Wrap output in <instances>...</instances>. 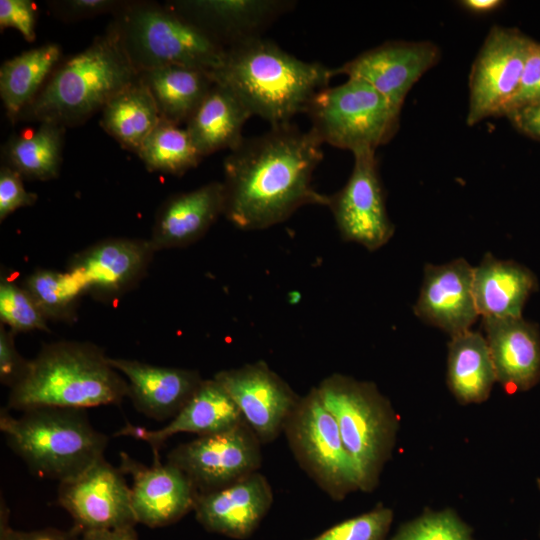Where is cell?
<instances>
[{
	"label": "cell",
	"mask_w": 540,
	"mask_h": 540,
	"mask_svg": "<svg viewBox=\"0 0 540 540\" xmlns=\"http://www.w3.org/2000/svg\"><path fill=\"white\" fill-rule=\"evenodd\" d=\"M251 114L225 85L214 82L185 129L202 157L234 150L243 141L242 129Z\"/></svg>",
	"instance_id": "26"
},
{
	"label": "cell",
	"mask_w": 540,
	"mask_h": 540,
	"mask_svg": "<svg viewBox=\"0 0 540 540\" xmlns=\"http://www.w3.org/2000/svg\"><path fill=\"white\" fill-rule=\"evenodd\" d=\"M0 540H76V533L48 527L31 531L15 530L9 525V508L3 496L0 504Z\"/></svg>",
	"instance_id": "42"
},
{
	"label": "cell",
	"mask_w": 540,
	"mask_h": 540,
	"mask_svg": "<svg viewBox=\"0 0 540 540\" xmlns=\"http://www.w3.org/2000/svg\"><path fill=\"white\" fill-rule=\"evenodd\" d=\"M228 49L261 37L295 2L287 0H178L166 3Z\"/></svg>",
	"instance_id": "19"
},
{
	"label": "cell",
	"mask_w": 540,
	"mask_h": 540,
	"mask_svg": "<svg viewBox=\"0 0 540 540\" xmlns=\"http://www.w3.org/2000/svg\"><path fill=\"white\" fill-rule=\"evenodd\" d=\"M506 117L520 133L540 141V103L522 107Z\"/></svg>",
	"instance_id": "43"
},
{
	"label": "cell",
	"mask_w": 540,
	"mask_h": 540,
	"mask_svg": "<svg viewBox=\"0 0 540 540\" xmlns=\"http://www.w3.org/2000/svg\"><path fill=\"white\" fill-rule=\"evenodd\" d=\"M260 440L243 421L220 433L198 436L167 455L199 494L219 490L257 472L261 465Z\"/></svg>",
	"instance_id": "11"
},
{
	"label": "cell",
	"mask_w": 540,
	"mask_h": 540,
	"mask_svg": "<svg viewBox=\"0 0 540 540\" xmlns=\"http://www.w3.org/2000/svg\"><path fill=\"white\" fill-rule=\"evenodd\" d=\"M497 382L490 350L483 334L469 330L448 343L447 385L462 404L486 401Z\"/></svg>",
	"instance_id": "28"
},
{
	"label": "cell",
	"mask_w": 540,
	"mask_h": 540,
	"mask_svg": "<svg viewBox=\"0 0 540 540\" xmlns=\"http://www.w3.org/2000/svg\"><path fill=\"white\" fill-rule=\"evenodd\" d=\"M36 5L29 0H1L0 27L18 30L25 40L35 39Z\"/></svg>",
	"instance_id": "39"
},
{
	"label": "cell",
	"mask_w": 540,
	"mask_h": 540,
	"mask_svg": "<svg viewBox=\"0 0 540 540\" xmlns=\"http://www.w3.org/2000/svg\"><path fill=\"white\" fill-rule=\"evenodd\" d=\"M22 286L33 297L47 320H74L79 300L85 294L69 271L37 269L26 277Z\"/></svg>",
	"instance_id": "33"
},
{
	"label": "cell",
	"mask_w": 540,
	"mask_h": 540,
	"mask_svg": "<svg viewBox=\"0 0 540 540\" xmlns=\"http://www.w3.org/2000/svg\"><path fill=\"white\" fill-rule=\"evenodd\" d=\"M76 533V540H139L134 526Z\"/></svg>",
	"instance_id": "44"
},
{
	"label": "cell",
	"mask_w": 540,
	"mask_h": 540,
	"mask_svg": "<svg viewBox=\"0 0 540 540\" xmlns=\"http://www.w3.org/2000/svg\"><path fill=\"white\" fill-rule=\"evenodd\" d=\"M155 252L149 240L106 239L76 253L67 271L85 294L115 299L141 281Z\"/></svg>",
	"instance_id": "16"
},
{
	"label": "cell",
	"mask_w": 540,
	"mask_h": 540,
	"mask_svg": "<svg viewBox=\"0 0 540 540\" xmlns=\"http://www.w3.org/2000/svg\"><path fill=\"white\" fill-rule=\"evenodd\" d=\"M211 76L228 87L251 116L276 126L305 113L313 96L328 87L335 74L334 69L303 61L261 36L226 49L222 65Z\"/></svg>",
	"instance_id": "2"
},
{
	"label": "cell",
	"mask_w": 540,
	"mask_h": 540,
	"mask_svg": "<svg viewBox=\"0 0 540 540\" xmlns=\"http://www.w3.org/2000/svg\"><path fill=\"white\" fill-rule=\"evenodd\" d=\"M108 362L126 377L136 410L159 421L175 417L203 381L196 370L123 358L108 357Z\"/></svg>",
	"instance_id": "21"
},
{
	"label": "cell",
	"mask_w": 540,
	"mask_h": 540,
	"mask_svg": "<svg viewBox=\"0 0 540 540\" xmlns=\"http://www.w3.org/2000/svg\"><path fill=\"white\" fill-rule=\"evenodd\" d=\"M392 521L393 511L380 505L340 522L310 540H387Z\"/></svg>",
	"instance_id": "36"
},
{
	"label": "cell",
	"mask_w": 540,
	"mask_h": 540,
	"mask_svg": "<svg viewBox=\"0 0 540 540\" xmlns=\"http://www.w3.org/2000/svg\"><path fill=\"white\" fill-rule=\"evenodd\" d=\"M126 379L108 362L104 351L88 342L46 344L29 360L24 377L8 396V410L39 407L86 409L120 405L128 397Z\"/></svg>",
	"instance_id": "3"
},
{
	"label": "cell",
	"mask_w": 540,
	"mask_h": 540,
	"mask_svg": "<svg viewBox=\"0 0 540 540\" xmlns=\"http://www.w3.org/2000/svg\"><path fill=\"white\" fill-rule=\"evenodd\" d=\"M533 43L516 28H490L469 74L468 126L501 116L519 86Z\"/></svg>",
	"instance_id": "10"
},
{
	"label": "cell",
	"mask_w": 540,
	"mask_h": 540,
	"mask_svg": "<svg viewBox=\"0 0 540 540\" xmlns=\"http://www.w3.org/2000/svg\"><path fill=\"white\" fill-rule=\"evenodd\" d=\"M441 58L431 41H388L334 69V74L362 80L399 108L411 88Z\"/></svg>",
	"instance_id": "15"
},
{
	"label": "cell",
	"mask_w": 540,
	"mask_h": 540,
	"mask_svg": "<svg viewBox=\"0 0 540 540\" xmlns=\"http://www.w3.org/2000/svg\"><path fill=\"white\" fill-rule=\"evenodd\" d=\"M101 113L100 125L106 133L136 154L161 121L156 104L140 78L115 95Z\"/></svg>",
	"instance_id": "30"
},
{
	"label": "cell",
	"mask_w": 540,
	"mask_h": 540,
	"mask_svg": "<svg viewBox=\"0 0 540 540\" xmlns=\"http://www.w3.org/2000/svg\"><path fill=\"white\" fill-rule=\"evenodd\" d=\"M36 200L37 195L25 189L23 177L3 164L0 168V220L19 208L32 206Z\"/></svg>",
	"instance_id": "38"
},
{
	"label": "cell",
	"mask_w": 540,
	"mask_h": 540,
	"mask_svg": "<svg viewBox=\"0 0 540 540\" xmlns=\"http://www.w3.org/2000/svg\"><path fill=\"white\" fill-rule=\"evenodd\" d=\"M137 155L150 171L177 176L195 168L203 158L185 128L162 119Z\"/></svg>",
	"instance_id": "32"
},
{
	"label": "cell",
	"mask_w": 540,
	"mask_h": 540,
	"mask_svg": "<svg viewBox=\"0 0 540 540\" xmlns=\"http://www.w3.org/2000/svg\"><path fill=\"white\" fill-rule=\"evenodd\" d=\"M387 540H475L471 528L449 508L428 510L412 519Z\"/></svg>",
	"instance_id": "34"
},
{
	"label": "cell",
	"mask_w": 540,
	"mask_h": 540,
	"mask_svg": "<svg viewBox=\"0 0 540 540\" xmlns=\"http://www.w3.org/2000/svg\"><path fill=\"white\" fill-rule=\"evenodd\" d=\"M323 143L291 123L244 138L224 160V216L241 230H262L287 220L305 205L327 206L312 186Z\"/></svg>",
	"instance_id": "1"
},
{
	"label": "cell",
	"mask_w": 540,
	"mask_h": 540,
	"mask_svg": "<svg viewBox=\"0 0 540 540\" xmlns=\"http://www.w3.org/2000/svg\"><path fill=\"white\" fill-rule=\"evenodd\" d=\"M504 3L502 0H462L459 2L466 11L477 15L492 13Z\"/></svg>",
	"instance_id": "45"
},
{
	"label": "cell",
	"mask_w": 540,
	"mask_h": 540,
	"mask_svg": "<svg viewBox=\"0 0 540 540\" xmlns=\"http://www.w3.org/2000/svg\"><path fill=\"white\" fill-rule=\"evenodd\" d=\"M124 2L115 0H62L49 2V6L57 17L71 21L91 18L109 12L115 13Z\"/></svg>",
	"instance_id": "41"
},
{
	"label": "cell",
	"mask_w": 540,
	"mask_h": 540,
	"mask_svg": "<svg viewBox=\"0 0 540 540\" xmlns=\"http://www.w3.org/2000/svg\"><path fill=\"white\" fill-rule=\"evenodd\" d=\"M334 416L357 473L359 490L371 492L392 455L399 420L373 382L334 373L315 387Z\"/></svg>",
	"instance_id": "6"
},
{
	"label": "cell",
	"mask_w": 540,
	"mask_h": 540,
	"mask_svg": "<svg viewBox=\"0 0 540 540\" xmlns=\"http://www.w3.org/2000/svg\"><path fill=\"white\" fill-rule=\"evenodd\" d=\"M497 382L508 392L526 391L540 379V335L519 318H483Z\"/></svg>",
	"instance_id": "23"
},
{
	"label": "cell",
	"mask_w": 540,
	"mask_h": 540,
	"mask_svg": "<svg viewBox=\"0 0 540 540\" xmlns=\"http://www.w3.org/2000/svg\"><path fill=\"white\" fill-rule=\"evenodd\" d=\"M243 421L241 411L224 387L214 378L203 379L185 406L164 427L148 430L127 422L113 436H131L159 452L163 443L177 433L210 435L232 429Z\"/></svg>",
	"instance_id": "22"
},
{
	"label": "cell",
	"mask_w": 540,
	"mask_h": 540,
	"mask_svg": "<svg viewBox=\"0 0 540 540\" xmlns=\"http://www.w3.org/2000/svg\"><path fill=\"white\" fill-rule=\"evenodd\" d=\"M536 287L534 275L513 261L500 260L487 252L473 270V293L482 318H519Z\"/></svg>",
	"instance_id": "25"
},
{
	"label": "cell",
	"mask_w": 540,
	"mask_h": 540,
	"mask_svg": "<svg viewBox=\"0 0 540 540\" xmlns=\"http://www.w3.org/2000/svg\"><path fill=\"white\" fill-rule=\"evenodd\" d=\"M0 319L1 324L14 333L49 330L47 318L30 293L23 286L3 278L0 283Z\"/></svg>",
	"instance_id": "35"
},
{
	"label": "cell",
	"mask_w": 540,
	"mask_h": 540,
	"mask_svg": "<svg viewBox=\"0 0 540 540\" xmlns=\"http://www.w3.org/2000/svg\"><path fill=\"white\" fill-rule=\"evenodd\" d=\"M139 78L116 32L107 31L83 51L61 61L17 121L76 126Z\"/></svg>",
	"instance_id": "4"
},
{
	"label": "cell",
	"mask_w": 540,
	"mask_h": 540,
	"mask_svg": "<svg viewBox=\"0 0 540 540\" xmlns=\"http://www.w3.org/2000/svg\"><path fill=\"white\" fill-rule=\"evenodd\" d=\"M213 378L231 396L261 443L277 438L300 399L262 360L221 370Z\"/></svg>",
	"instance_id": "14"
},
{
	"label": "cell",
	"mask_w": 540,
	"mask_h": 540,
	"mask_svg": "<svg viewBox=\"0 0 540 540\" xmlns=\"http://www.w3.org/2000/svg\"><path fill=\"white\" fill-rule=\"evenodd\" d=\"M400 112L371 85L354 78L318 91L305 111L323 144L352 154L388 143L399 129Z\"/></svg>",
	"instance_id": "8"
},
{
	"label": "cell",
	"mask_w": 540,
	"mask_h": 540,
	"mask_svg": "<svg viewBox=\"0 0 540 540\" xmlns=\"http://www.w3.org/2000/svg\"><path fill=\"white\" fill-rule=\"evenodd\" d=\"M61 47L46 43L3 62L0 68V96L6 114L16 122L38 95L61 62Z\"/></svg>",
	"instance_id": "29"
},
{
	"label": "cell",
	"mask_w": 540,
	"mask_h": 540,
	"mask_svg": "<svg viewBox=\"0 0 540 540\" xmlns=\"http://www.w3.org/2000/svg\"><path fill=\"white\" fill-rule=\"evenodd\" d=\"M150 92L160 118L181 125L189 120L214 84L205 70L167 65L139 73Z\"/></svg>",
	"instance_id": "27"
},
{
	"label": "cell",
	"mask_w": 540,
	"mask_h": 540,
	"mask_svg": "<svg viewBox=\"0 0 540 540\" xmlns=\"http://www.w3.org/2000/svg\"><path fill=\"white\" fill-rule=\"evenodd\" d=\"M272 501L268 480L254 472L229 486L199 494L193 511L209 532L245 539L258 527Z\"/></svg>",
	"instance_id": "20"
},
{
	"label": "cell",
	"mask_w": 540,
	"mask_h": 540,
	"mask_svg": "<svg viewBox=\"0 0 540 540\" xmlns=\"http://www.w3.org/2000/svg\"><path fill=\"white\" fill-rule=\"evenodd\" d=\"M353 156L348 181L328 195L327 207L343 240L375 251L389 242L395 226L386 210L375 151H360Z\"/></svg>",
	"instance_id": "12"
},
{
	"label": "cell",
	"mask_w": 540,
	"mask_h": 540,
	"mask_svg": "<svg viewBox=\"0 0 540 540\" xmlns=\"http://www.w3.org/2000/svg\"><path fill=\"white\" fill-rule=\"evenodd\" d=\"M152 466H145L121 452L120 470L132 478L131 504L137 523L150 528L171 525L194 510L198 492L175 465L161 463L153 452Z\"/></svg>",
	"instance_id": "17"
},
{
	"label": "cell",
	"mask_w": 540,
	"mask_h": 540,
	"mask_svg": "<svg viewBox=\"0 0 540 540\" xmlns=\"http://www.w3.org/2000/svg\"><path fill=\"white\" fill-rule=\"evenodd\" d=\"M110 26L138 73L183 65L211 74L225 57L223 46L167 4L125 1Z\"/></svg>",
	"instance_id": "7"
},
{
	"label": "cell",
	"mask_w": 540,
	"mask_h": 540,
	"mask_svg": "<svg viewBox=\"0 0 540 540\" xmlns=\"http://www.w3.org/2000/svg\"><path fill=\"white\" fill-rule=\"evenodd\" d=\"M15 333L5 325H0V381L12 388L26 374L29 360L24 359L14 343Z\"/></svg>",
	"instance_id": "40"
},
{
	"label": "cell",
	"mask_w": 540,
	"mask_h": 540,
	"mask_svg": "<svg viewBox=\"0 0 540 540\" xmlns=\"http://www.w3.org/2000/svg\"><path fill=\"white\" fill-rule=\"evenodd\" d=\"M224 205V187L219 181L173 195L157 213L151 245L157 252L196 242L224 214Z\"/></svg>",
	"instance_id": "24"
},
{
	"label": "cell",
	"mask_w": 540,
	"mask_h": 540,
	"mask_svg": "<svg viewBox=\"0 0 540 540\" xmlns=\"http://www.w3.org/2000/svg\"><path fill=\"white\" fill-rule=\"evenodd\" d=\"M283 431L299 465L331 498L341 500L359 490L337 422L316 388L300 397Z\"/></svg>",
	"instance_id": "9"
},
{
	"label": "cell",
	"mask_w": 540,
	"mask_h": 540,
	"mask_svg": "<svg viewBox=\"0 0 540 540\" xmlns=\"http://www.w3.org/2000/svg\"><path fill=\"white\" fill-rule=\"evenodd\" d=\"M58 503L78 532L135 526L130 486L123 472L104 457L77 476L60 482Z\"/></svg>",
	"instance_id": "13"
},
{
	"label": "cell",
	"mask_w": 540,
	"mask_h": 540,
	"mask_svg": "<svg viewBox=\"0 0 540 540\" xmlns=\"http://www.w3.org/2000/svg\"><path fill=\"white\" fill-rule=\"evenodd\" d=\"M0 411V430L10 449L39 477L71 479L103 458L109 438L83 409L39 407L14 417Z\"/></svg>",
	"instance_id": "5"
},
{
	"label": "cell",
	"mask_w": 540,
	"mask_h": 540,
	"mask_svg": "<svg viewBox=\"0 0 540 540\" xmlns=\"http://www.w3.org/2000/svg\"><path fill=\"white\" fill-rule=\"evenodd\" d=\"M537 482H538V487L540 489V479H538Z\"/></svg>",
	"instance_id": "46"
},
{
	"label": "cell",
	"mask_w": 540,
	"mask_h": 540,
	"mask_svg": "<svg viewBox=\"0 0 540 540\" xmlns=\"http://www.w3.org/2000/svg\"><path fill=\"white\" fill-rule=\"evenodd\" d=\"M64 132V126L52 122L19 131L4 146L5 164L28 179L56 178L62 163Z\"/></svg>",
	"instance_id": "31"
},
{
	"label": "cell",
	"mask_w": 540,
	"mask_h": 540,
	"mask_svg": "<svg viewBox=\"0 0 540 540\" xmlns=\"http://www.w3.org/2000/svg\"><path fill=\"white\" fill-rule=\"evenodd\" d=\"M540 103V43L534 41L526 60L519 86L502 109L501 116L522 107Z\"/></svg>",
	"instance_id": "37"
},
{
	"label": "cell",
	"mask_w": 540,
	"mask_h": 540,
	"mask_svg": "<svg viewBox=\"0 0 540 540\" xmlns=\"http://www.w3.org/2000/svg\"><path fill=\"white\" fill-rule=\"evenodd\" d=\"M473 270L464 258L441 265L426 264L414 314L450 337L471 330L479 317L473 293Z\"/></svg>",
	"instance_id": "18"
}]
</instances>
